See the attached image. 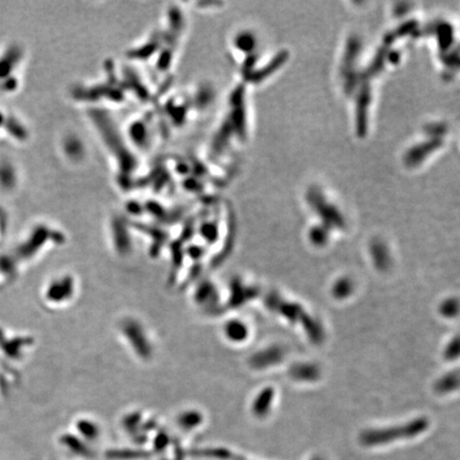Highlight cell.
<instances>
[{"instance_id":"cell-4","label":"cell","mask_w":460,"mask_h":460,"mask_svg":"<svg viewBox=\"0 0 460 460\" xmlns=\"http://www.w3.org/2000/svg\"><path fill=\"white\" fill-rule=\"evenodd\" d=\"M312 460H322V459H320V458H314V459H312Z\"/></svg>"},{"instance_id":"cell-3","label":"cell","mask_w":460,"mask_h":460,"mask_svg":"<svg viewBox=\"0 0 460 460\" xmlns=\"http://www.w3.org/2000/svg\"><path fill=\"white\" fill-rule=\"evenodd\" d=\"M428 422L425 419H418L410 423L401 425L400 427L371 429L361 435V442L366 446H377L387 444L391 441L412 438L427 428Z\"/></svg>"},{"instance_id":"cell-1","label":"cell","mask_w":460,"mask_h":460,"mask_svg":"<svg viewBox=\"0 0 460 460\" xmlns=\"http://www.w3.org/2000/svg\"><path fill=\"white\" fill-rule=\"evenodd\" d=\"M101 78L89 84L78 85L74 91V97L77 100H85L93 103H106L107 106L129 107L147 105L154 102L153 97H159V93L153 86L146 85L136 68L115 64L106 67Z\"/></svg>"},{"instance_id":"cell-2","label":"cell","mask_w":460,"mask_h":460,"mask_svg":"<svg viewBox=\"0 0 460 460\" xmlns=\"http://www.w3.org/2000/svg\"><path fill=\"white\" fill-rule=\"evenodd\" d=\"M183 14L178 8L170 9L163 26L154 29L149 37L142 43L132 48L127 57L131 60H135L141 64H145L149 76L156 77L154 82L157 88L162 93V84L160 79L168 74L175 60V55L180 41L183 29Z\"/></svg>"}]
</instances>
